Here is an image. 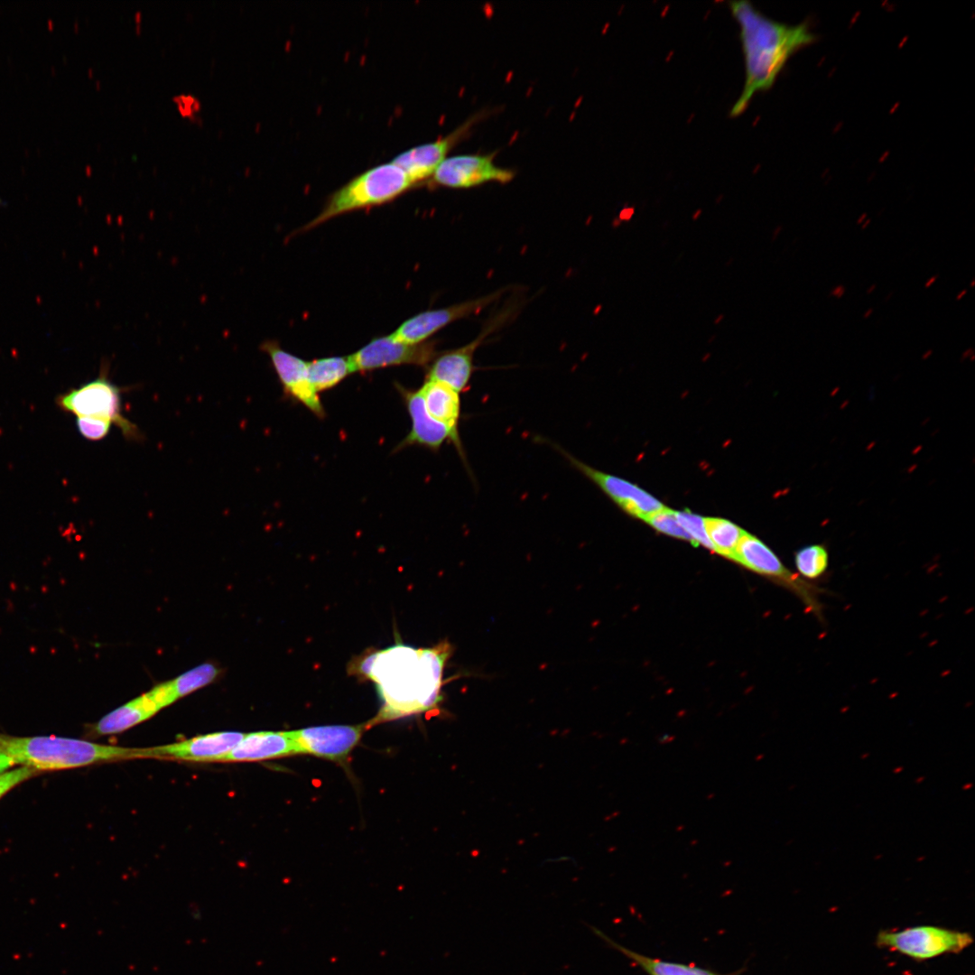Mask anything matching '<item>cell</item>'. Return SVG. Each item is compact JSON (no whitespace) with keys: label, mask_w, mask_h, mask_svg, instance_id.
Returning <instances> with one entry per match:
<instances>
[{"label":"cell","mask_w":975,"mask_h":975,"mask_svg":"<svg viewBox=\"0 0 975 975\" xmlns=\"http://www.w3.org/2000/svg\"><path fill=\"white\" fill-rule=\"evenodd\" d=\"M451 651V645L442 642L423 649L398 644L376 652L368 679L376 683L384 703L372 724L432 708L439 701Z\"/></svg>","instance_id":"cell-1"},{"label":"cell","mask_w":975,"mask_h":975,"mask_svg":"<svg viewBox=\"0 0 975 975\" xmlns=\"http://www.w3.org/2000/svg\"><path fill=\"white\" fill-rule=\"evenodd\" d=\"M729 6L739 26L745 62L743 89L730 110L731 116H738L757 93L774 85L787 60L815 36L803 23L788 25L768 18L748 1H732Z\"/></svg>","instance_id":"cell-2"},{"label":"cell","mask_w":975,"mask_h":975,"mask_svg":"<svg viewBox=\"0 0 975 975\" xmlns=\"http://www.w3.org/2000/svg\"><path fill=\"white\" fill-rule=\"evenodd\" d=\"M0 748L15 763L40 772L86 766L98 763L146 758L145 748L102 745L54 737H13L0 734Z\"/></svg>","instance_id":"cell-3"},{"label":"cell","mask_w":975,"mask_h":975,"mask_svg":"<svg viewBox=\"0 0 975 975\" xmlns=\"http://www.w3.org/2000/svg\"><path fill=\"white\" fill-rule=\"evenodd\" d=\"M413 186L404 171L392 161L374 166L335 190L320 213L303 230L352 210L388 202Z\"/></svg>","instance_id":"cell-4"},{"label":"cell","mask_w":975,"mask_h":975,"mask_svg":"<svg viewBox=\"0 0 975 975\" xmlns=\"http://www.w3.org/2000/svg\"><path fill=\"white\" fill-rule=\"evenodd\" d=\"M107 370L102 367L97 378L60 395L56 403L60 409L77 417L107 420L120 429L125 439L140 441L144 436L137 425L122 414L121 397L125 390L110 381Z\"/></svg>","instance_id":"cell-5"},{"label":"cell","mask_w":975,"mask_h":975,"mask_svg":"<svg viewBox=\"0 0 975 975\" xmlns=\"http://www.w3.org/2000/svg\"><path fill=\"white\" fill-rule=\"evenodd\" d=\"M973 941L967 932L919 925L900 931H880L876 937V945L922 961L943 954L960 953Z\"/></svg>","instance_id":"cell-6"},{"label":"cell","mask_w":975,"mask_h":975,"mask_svg":"<svg viewBox=\"0 0 975 975\" xmlns=\"http://www.w3.org/2000/svg\"><path fill=\"white\" fill-rule=\"evenodd\" d=\"M560 454L584 477L601 489L621 510L645 520L664 506L654 496L624 478L600 471L580 460L563 448L552 444Z\"/></svg>","instance_id":"cell-7"},{"label":"cell","mask_w":975,"mask_h":975,"mask_svg":"<svg viewBox=\"0 0 975 975\" xmlns=\"http://www.w3.org/2000/svg\"><path fill=\"white\" fill-rule=\"evenodd\" d=\"M437 356L433 342L406 344L391 335L372 339L348 357L353 372L370 371L396 365H429Z\"/></svg>","instance_id":"cell-8"},{"label":"cell","mask_w":975,"mask_h":975,"mask_svg":"<svg viewBox=\"0 0 975 975\" xmlns=\"http://www.w3.org/2000/svg\"><path fill=\"white\" fill-rule=\"evenodd\" d=\"M503 291L453 304L446 308L425 311L408 319L391 334V337L406 344L425 342L432 334L448 324L477 313L499 298Z\"/></svg>","instance_id":"cell-9"},{"label":"cell","mask_w":975,"mask_h":975,"mask_svg":"<svg viewBox=\"0 0 975 975\" xmlns=\"http://www.w3.org/2000/svg\"><path fill=\"white\" fill-rule=\"evenodd\" d=\"M397 386L410 415L412 429L395 450L419 445L432 451H438L444 442L450 441L464 463H467L460 437L456 436L445 424L430 415L420 390L413 391L401 385Z\"/></svg>","instance_id":"cell-10"},{"label":"cell","mask_w":975,"mask_h":975,"mask_svg":"<svg viewBox=\"0 0 975 975\" xmlns=\"http://www.w3.org/2000/svg\"><path fill=\"white\" fill-rule=\"evenodd\" d=\"M365 725H330L290 731L298 754L341 761L359 742Z\"/></svg>","instance_id":"cell-11"},{"label":"cell","mask_w":975,"mask_h":975,"mask_svg":"<svg viewBox=\"0 0 975 975\" xmlns=\"http://www.w3.org/2000/svg\"><path fill=\"white\" fill-rule=\"evenodd\" d=\"M260 348L270 357L284 393L323 418L325 410L309 381L307 362L283 350L274 340L265 341Z\"/></svg>","instance_id":"cell-12"},{"label":"cell","mask_w":975,"mask_h":975,"mask_svg":"<svg viewBox=\"0 0 975 975\" xmlns=\"http://www.w3.org/2000/svg\"><path fill=\"white\" fill-rule=\"evenodd\" d=\"M514 177L497 167L491 155L464 154L445 158L432 175L434 182L450 188H470L488 181L507 182Z\"/></svg>","instance_id":"cell-13"},{"label":"cell","mask_w":975,"mask_h":975,"mask_svg":"<svg viewBox=\"0 0 975 975\" xmlns=\"http://www.w3.org/2000/svg\"><path fill=\"white\" fill-rule=\"evenodd\" d=\"M243 737V733L237 731H221L197 736L176 743L146 748V758L220 762Z\"/></svg>","instance_id":"cell-14"},{"label":"cell","mask_w":975,"mask_h":975,"mask_svg":"<svg viewBox=\"0 0 975 975\" xmlns=\"http://www.w3.org/2000/svg\"><path fill=\"white\" fill-rule=\"evenodd\" d=\"M469 123L463 124L445 137L404 151L394 157L392 162L402 168L415 185L433 175L449 150L468 129Z\"/></svg>","instance_id":"cell-15"},{"label":"cell","mask_w":975,"mask_h":975,"mask_svg":"<svg viewBox=\"0 0 975 975\" xmlns=\"http://www.w3.org/2000/svg\"><path fill=\"white\" fill-rule=\"evenodd\" d=\"M486 334L466 346L436 356L428 367L425 379L442 383L458 393L466 392L474 371V353Z\"/></svg>","instance_id":"cell-16"},{"label":"cell","mask_w":975,"mask_h":975,"mask_svg":"<svg viewBox=\"0 0 975 975\" xmlns=\"http://www.w3.org/2000/svg\"><path fill=\"white\" fill-rule=\"evenodd\" d=\"M298 754L290 731H257L244 734L240 742L220 762H254Z\"/></svg>","instance_id":"cell-17"},{"label":"cell","mask_w":975,"mask_h":975,"mask_svg":"<svg viewBox=\"0 0 975 975\" xmlns=\"http://www.w3.org/2000/svg\"><path fill=\"white\" fill-rule=\"evenodd\" d=\"M419 390L430 415L445 424L456 436L460 437L459 432L461 418L460 393L442 383L428 379H425Z\"/></svg>","instance_id":"cell-18"},{"label":"cell","mask_w":975,"mask_h":975,"mask_svg":"<svg viewBox=\"0 0 975 975\" xmlns=\"http://www.w3.org/2000/svg\"><path fill=\"white\" fill-rule=\"evenodd\" d=\"M161 707L148 692L104 716L94 727L98 735H109L126 730L154 715Z\"/></svg>","instance_id":"cell-19"},{"label":"cell","mask_w":975,"mask_h":975,"mask_svg":"<svg viewBox=\"0 0 975 975\" xmlns=\"http://www.w3.org/2000/svg\"><path fill=\"white\" fill-rule=\"evenodd\" d=\"M308 378L319 393L330 389L353 373L348 357H329L307 362Z\"/></svg>","instance_id":"cell-20"},{"label":"cell","mask_w":975,"mask_h":975,"mask_svg":"<svg viewBox=\"0 0 975 975\" xmlns=\"http://www.w3.org/2000/svg\"><path fill=\"white\" fill-rule=\"evenodd\" d=\"M593 930L596 933L604 938L614 948H616L621 953L634 961L649 975H718L710 970H706L695 966H690L675 962H668L641 955L636 952L625 948L620 944L614 942L610 939L607 938L601 932L594 928Z\"/></svg>","instance_id":"cell-21"},{"label":"cell","mask_w":975,"mask_h":975,"mask_svg":"<svg viewBox=\"0 0 975 975\" xmlns=\"http://www.w3.org/2000/svg\"><path fill=\"white\" fill-rule=\"evenodd\" d=\"M704 523L714 552L733 559L736 547L745 531L723 518L707 517L704 518Z\"/></svg>","instance_id":"cell-22"},{"label":"cell","mask_w":975,"mask_h":975,"mask_svg":"<svg viewBox=\"0 0 975 975\" xmlns=\"http://www.w3.org/2000/svg\"><path fill=\"white\" fill-rule=\"evenodd\" d=\"M829 552L824 544L803 546L794 552L796 570L803 580L822 579L829 568Z\"/></svg>","instance_id":"cell-23"},{"label":"cell","mask_w":975,"mask_h":975,"mask_svg":"<svg viewBox=\"0 0 975 975\" xmlns=\"http://www.w3.org/2000/svg\"><path fill=\"white\" fill-rule=\"evenodd\" d=\"M218 673L212 664H200L171 681L174 693L178 698L211 682Z\"/></svg>","instance_id":"cell-24"},{"label":"cell","mask_w":975,"mask_h":975,"mask_svg":"<svg viewBox=\"0 0 975 975\" xmlns=\"http://www.w3.org/2000/svg\"><path fill=\"white\" fill-rule=\"evenodd\" d=\"M674 515L678 523L689 535L691 542L694 546L701 544L704 547L714 551L713 545L709 539L706 531L704 517L688 510L674 511Z\"/></svg>","instance_id":"cell-25"},{"label":"cell","mask_w":975,"mask_h":975,"mask_svg":"<svg viewBox=\"0 0 975 975\" xmlns=\"http://www.w3.org/2000/svg\"><path fill=\"white\" fill-rule=\"evenodd\" d=\"M644 521L660 533L691 542L689 535L678 523L674 510L664 506L650 515Z\"/></svg>","instance_id":"cell-26"},{"label":"cell","mask_w":975,"mask_h":975,"mask_svg":"<svg viewBox=\"0 0 975 975\" xmlns=\"http://www.w3.org/2000/svg\"><path fill=\"white\" fill-rule=\"evenodd\" d=\"M112 422L100 418L79 416L76 427L79 434L88 441H100L110 432Z\"/></svg>","instance_id":"cell-27"},{"label":"cell","mask_w":975,"mask_h":975,"mask_svg":"<svg viewBox=\"0 0 975 975\" xmlns=\"http://www.w3.org/2000/svg\"><path fill=\"white\" fill-rule=\"evenodd\" d=\"M40 771L21 766L0 774V798L21 783L37 775Z\"/></svg>","instance_id":"cell-28"},{"label":"cell","mask_w":975,"mask_h":975,"mask_svg":"<svg viewBox=\"0 0 975 975\" xmlns=\"http://www.w3.org/2000/svg\"><path fill=\"white\" fill-rule=\"evenodd\" d=\"M172 101L182 117L188 118L196 124L202 122L201 118L197 116L202 108V103L197 97L192 94L181 93L174 96Z\"/></svg>","instance_id":"cell-29"},{"label":"cell","mask_w":975,"mask_h":975,"mask_svg":"<svg viewBox=\"0 0 975 975\" xmlns=\"http://www.w3.org/2000/svg\"><path fill=\"white\" fill-rule=\"evenodd\" d=\"M14 765V760L0 748V774L9 770Z\"/></svg>","instance_id":"cell-30"},{"label":"cell","mask_w":975,"mask_h":975,"mask_svg":"<svg viewBox=\"0 0 975 975\" xmlns=\"http://www.w3.org/2000/svg\"><path fill=\"white\" fill-rule=\"evenodd\" d=\"M846 293V286L840 283L832 287L829 292V296L835 299H840Z\"/></svg>","instance_id":"cell-31"},{"label":"cell","mask_w":975,"mask_h":975,"mask_svg":"<svg viewBox=\"0 0 975 975\" xmlns=\"http://www.w3.org/2000/svg\"><path fill=\"white\" fill-rule=\"evenodd\" d=\"M783 229H784V227L781 224H778L774 228V229L772 231V235H771V241L772 242H775L778 238V237L780 236V234L783 231Z\"/></svg>","instance_id":"cell-32"},{"label":"cell","mask_w":975,"mask_h":975,"mask_svg":"<svg viewBox=\"0 0 975 975\" xmlns=\"http://www.w3.org/2000/svg\"><path fill=\"white\" fill-rule=\"evenodd\" d=\"M939 276L940 275L938 274H936L932 275L930 278H928L926 280V282L924 283V288L928 289L929 287H931L937 281Z\"/></svg>","instance_id":"cell-33"},{"label":"cell","mask_w":975,"mask_h":975,"mask_svg":"<svg viewBox=\"0 0 975 975\" xmlns=\"http://www.w3.org/2000/svg\"><path fill=\"white\" fill-rule=\"evenodd\" d=\"M634 215V209H627L626 212L621 215V218L624 220H629Z\"/></svg>","instance_id":"cell-34"},{"label":"cell","mask_w":975,"mask_h":975,"mask_svg":"<svg viewBox=\"0 0 975 975\" xmlns=\"http://www.w3.org/2000/svg\"><path fill=\"white\" fill-rule=\"evenodd\" d=\"M724 319H725V314L724 313H719L717 316H715V318L713 320V324L714 325H720L724 320Z\"/></svg>","instance_id":"cell-35"},{"label":"cell","mask_w":975,"mask_h":975,"mask_svg":"<svg viewBox=\"0 0 975 975\" xmlns=\"http://www.w3.org/2000/svg\"><path fill=\"white\" fill-rule=\"evenodd\" d=\"M967 292H968L967 289H962L961 291H960L957 293V295L955 296V300L956 301H961L967 294Z\"/></svg>","instance_id":"cell-36"},{"label":"cell","mask_w":975,"mask_h":975,"mask_svg":"<svg viewBox=\"0 0 975 975\" xmlns=\"http://www.w3.org/2000/svg\"><path fill=\"white\" fill-rule=\"evenodd\" d=\"M873 311V308L867 309L862 315L863 319H868L872 315Z\"/></svg>","instance_id":"cell-37"},{"label":"cell","mask_w":975,"mask_h":975,"mask_svg":"<svg viewBox=\"0 0 975 975\" xmlns=\"http://www.w3.org/2000/svg\"><path fill=\"white\" fill-rule=\"evenodd\" d=\"M141 19H142V13L140 11H136L135 14V24L141 23Z\"/></svg>","instance_id":"cell-38"},{"label":"cell","mask_w":975,"mask_h":975,"mask_svg":"<svg viewBox=\"0 0 975 975\" xmlns=\"http://www.w3.org/2000/svg\"><path fill=\"white\" fill-rule=\"evenodd\" d=\"M876 288H877V283H874L870 284V285H869V286H868V287L867 288V290H866V293H867V294H871V293H872V292H874V291L876 290Z\"/></svg>","instance_id":"cell-39"},{"label":"cell","mask_w":975,"mask_h":975,"mask_svg":"<svg viewBox=\"0 0 975 975\" xmlns=\"http://www.w3.org/2000/svg\"><path fill=\"white\" fill-rule=\"evenodd\" d=\"M870 223H871V219H870V218H867V219H866V220H865V221H864V222H863V223H862V224L860 225V228H861V229H862V230H865V229H867V228H868L869 227Z\"/></svg>","instance_id":"cell-40"},{"label":"cell","mask_w":975,"mask_h":975,"mask_svg":"<svg viewBox=\"0 0 975 975\" xmlns=\"http://www.w3.org/2000/svg\"><path fill=\"white\" fill-rule=\"evenodd\" d=\"M866 218H867V214L866 213L860 215L859 217V218L857 219V222H856L857 225H861L866 220Z\"/></svg>","instance_id":"cell-41"},{"label":"cell","mask_w":975,"mask_h":975,"mask_svg":"<svg viewBox=\"0 0 975 975\" xmlns=\"http://www.w3.org/2000/svg\"><path fill=\"white\" fill-rule=\"evenodd\" d=\"M701 210H697V211H696V212H695V213H694V214L692 215V219H693V220H697V219H698V218H699L701 217Z\"/></svg>","instance_id":"cell-42"},{"label":"cell","mask_w":975,"mask_h":975,"mask_svg":"<svg viewBox=\"0 0 975 975\" xmlns=\"http://www.w3.org/2000/svg\"><path fill=\"white\" fill-rule=\"evenodd\" d=\"M893 295H894V292L891 291L889 293H887L886 295V297L884 299V302H887V301H889L892 298Z\"/></svg>","instance_id":"cell-43"},{"label":"cell","mask_w":975,"mask_h":975,"mask_svg":"<svg viewBox=\"0 0 975 975\" xmlns=\"http://www.w3.org/2000/svg\"><path fill=\"white\" fill-rule=\"evenodd\" d=\"M716 339H717V335H716V334H712V335H710V337L708 338V342H709V343H711V342H712V341H714V340H715Z\"/></svg>","instance_id":"cell-44"},{"label":"cell","mask_w":975,"mask_h":975,"mask_svg":"<svg viewBox=\"0 0 975 975\" xmlns=\"http://www.w3.org/2000/svg\"><path fill=\"white\" fill-rule=\"evenodd\" d=\"M732 263H733V258H729V259L727 260V262L725 264V266L729 267V265H731Z\"/></svg>","instance_id":"cell-45"},{"label":"cell","mask_w":975,"mask_h":975,"mask_svg":"<svg viewBox=\"0 0 975 975\" xmlns=\"http://www.w3.org/2000/svg\"><path fill=\"white\" fill-rule=\"evenodd\" d=\"M974 285H975V279H974V278H972V279H971V281H970V288H973V287H974Z\"/></svg>","instance_id":"cell-46"},{"label":"cell","mask_w":975,"mask_h":975,"mask_svg":"<svg viewBox=\"0 0 975 975\" xmlns=\"http://www.w3.org/2000/svg\"><path fill=\"white\" fill-rule=\"evenodd\" d=\"M931 353H933V350H931V349H930V350H928V351H927V352H926V353H925L924 355V357H927V356H929V355H930Z\"/></svg>","instance_id":"cell-47"}]
</instances>
